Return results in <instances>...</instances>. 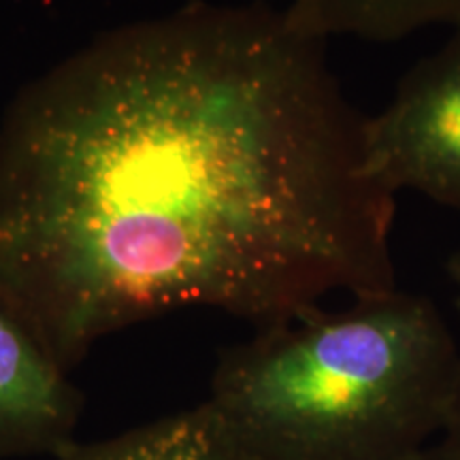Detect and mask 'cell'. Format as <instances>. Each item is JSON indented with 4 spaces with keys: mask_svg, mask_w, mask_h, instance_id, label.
<instances>
[{
    "mask_svg": "<svg viewBox=\"0 0 460 460\" xmlns=\"http://www.w3.org/2000/svg\"><path fill=\"white\" fill-rule=\"evenodd\" d=\"M290 7L188 4L101 34L0 122V305L73 371L186 307L258 329L396 290V192Z\"/></svg>",
    "mask_w": 460,
    "mask_h": 460,
    "instance_id": "obj_1",
    "label": "cell"
},
{
    "mask_svg": "<svg viewBox=\"0 0 460 460\" xmlns=\"http://www.w3.org/2000/svg\"><path fill=\"white\" fill-rule=\"evenodd\" d=\"M458 356L435 303L394 290L261 329L205 402L247 460H393L439 433Z\"/></svg>",
    "mask_w": 460,
    "mask_h": 460,
    "instance_id": "obj_2",
    "label": "cell"
},
{
    "mask_svg": "<svg viewBox=\"0 0 460 460\" xmlns=\"http://www.w3.org/2000/svg\"><path fill=\"white\" fill-rule=\"evenodd\" d=\"M367 139L373 169L393 192L413 190L460 209V28L367 119Z\"/></svg>",
    "mask_w": 460,
    "mask_h": 460,
    "instance_id": "obj_3",
    "label": "cell"
},
{
    "mask_svg": "<svg viewBox=\"0 0 460 460\" xmlns=\"http://www.w3.org/2000/svg\"><path fill=\"white\" fill-rule=\"evenodd\" d=\"M82 413L71 371L0 305V460L60 456Z\"/></svg>",
    "mask_w": 460,
    "mask_h": 460,
    "instance_id": "obj_4",
    "label": "cell"
},
{
    "mask_svg": "<svg viewBox=\"0 0 460 460\" xmlns=\"http://www.w3.org/2000/svg\"><path fill=\"white\" fill-rule=\"evenodd\" d=\"M51 460H247L207 402L96 441L75 444Z\"/></svg>",
    "mask_w": 460,
    "mask_h": 460,
    "instance_id": "obj_5",
    "label": "cell"
},
{
    "mask_svg": "<svg viewBox=\"0 0 460 460\" xmlns=\"http://www.w3.org/2000/svg\"><path fill=\"white\" fill-rule=\"evenodd\" d=\"M288 7L324 39L394 43L433 26L460 28V0H292Z\"/></svg>",
    "mask_w": 460,
    "mask_h": 460,
    "instance_id": "obj_6",
    "label": "cell"
},
{
    "mask_svg": "<svg viewBox=\"0 0 460 460\" xmlns=\"http://www.w3.org/2000/svg\"><path fill=\"white\" fill-rule=\"evenodd\" d=\"M439 435V444L444 446L454 458L460 460V356L456 362V371H454L452 377L450 394H447L444 418H441Z\"/></svg>",
    "mask_w": 460,
    "mask_h": 460,
    "instance_id": "obj_7",
    "label": "cell"
},
{
    "mask_svg": "<svg viewBox=\"0 0 460 460\" xmlns=\"http://www.w3.org/2000/svg\"><path fill=\"white\" fill-rule=\"evenodd\" d=\"M393 460H456V458H454L452 454L439 444V441H437L433 446L427 444L422 447H416V450L401 454V456H396Z\"/></svg>",
    "mask_w": 460,
    "mask_h": 460,
    "instance_id": "obj_8",
    "label": "cell"
},
{
    "mask_svg": "<svg viewBox=\"0 0 460 460\" xmlns=\"http://www.w3.org/2000/svg\"><path fill=\"white\" fill-rule=\"evenodd\" d=\"M447 273H450L454 286H456V305L460 309V250H456V254L447 262Z\"/></svg>",
    "mask_w": 460,
    "mask_h": 460,
    "instance_id": "obj_9",
    "label": "cell"
}]
</instances>
